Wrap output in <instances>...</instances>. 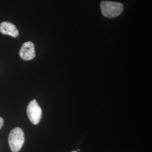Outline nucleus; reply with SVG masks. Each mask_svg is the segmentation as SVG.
I'll return each instance as SVG.
<instances>
[{
	"instance_id": "obj_1",
	"label": "nucleus",
	"mask_w": 152,
	"mask_h": 152,
	"mask_svg": "<svg viewBox=\"0 0 152 152\" xmlns=\"http://www.w3.org/2000/svg\"><path fill=\"white\" fill-rule=\"evenodd\" d=\"M100 9L103 16L113 18L119 16L124 10V5L120 2L105 1L100 4Z\"/></svg>"
},
{
	"instance_id": "obj_2",
	"label": "nucleus",
	"mask_w": 152,
	"mask_h": 152,
	"mask_svg": "<svg viewBox=\"0 0 152 152\" xmlns=\"http://www.w3.org/2000/svg\"><path fill=\"white\" fill-rule=\"evenodd\" d=\"M24 134L21 128L16 127L11 131L9 136V144L12 152H19L24 143Z\"/></svg>"
},
{
	"instance_id": "obj_3",
	"label": "nucleus",
	"mask_w": 152,
	"mask_h": 152,
	"mask_svg": "<svg viewBox=\"0 0 152 152\" xmlns=\"http://www.w3.org/2000/svg\"><path fill=\"white\" fill-rule=\"evenodd\" d=\"M28 117L34 125H37L42 117V109L36 100H33L28 105L27 109Z\"/></svg>"
},
{
	"instance_id": "obj_4",
	"label": "nucleus",
	"mask_w": 152,
	"mask_h": 152,
	"mask_svg": "<svg viewBox=\"0 0 152 152\" xmlns=\"http://www.w3.org/2000/svg\"><path fill=\"white\" fill-rule=\"evenodd\" d=\"M20 58L24 60H31L33 59L35 56L34 45L31 41H28L23 44L19 51Z\"/></svg>"
},
{
	"instance_id": "obj_5",
	"label": "nucleus",
	"mask_w": 152,
	"mask_h": 152,
	"mask_svg": "<svg viewBox=\"0 0 152 152\" xmlns=\"http://www.w3.org/2000/svg\"><path fill=\"white\" fill-rule=\"evenodd\" d=\"M0 32L13 37H16L19 35V31L16 26L10 22H2L0 24Z\"/></svg>"
},
{
	"instance_id": "obj_6",
	"label": "nucleus",
	"mask_w": 152,
	"mask_h": 152,
	"mask_svg": "<svg viewBox=\"0 0 152 152\" xmlns=\"http://www.w3.org/2000/svg\"><path fill=\"white\" fill-rule=\"evenodd\" d=\"M4 119L1 117H0V129H1V127H2V126L4 125Z\"/></svg>"
},
{
	"instance_id": "obj_7",
	"label": "nucleus",
	"mask_w": 152,
	"mask_h": 152,
	"mask_svg": "<svg viewBox=\"0 0 152 152\" xmlns=\"http://www.w3.org/2000/svg\"><path fill=\"white\" fill-rule=\"evenodd\" d=\"M76 152V151H73V152Z\"/></svg>"
}]
</instances>
